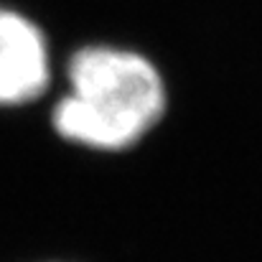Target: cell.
Masks as SVG:
<instances>
[{"mask_svg":"<svg viewBox=\"0 0 262 262\" xmlns=\"http://www.w3.org/2000/svg\"><path fill=\"white\" fill-rule=\"evenodd\" d=\"M49 77V49L41 31L23 15L0 10V104L41 97Z\"/></svg>","mask_w":262,"mask_h":262,"instance_id":"obj_2","label":"cell"},{"mask_svg":"<svg viewBox=\"0 0 262 262\" xmlns=\"http://www.w3.org/2000/svg\"><path fill=\"white\" fill-rule=\"evenodd\" d=\"M67 77L69 92L54 110V125L77 145L125 150L143 140L166 112L161 72L135 51L87 46L72 56Z\"/></svg>","mask_w":262,"mask_h":262,"instance_id":"obj_1","label":"cell"}]
</instances>
